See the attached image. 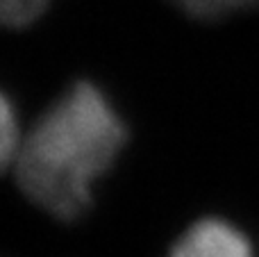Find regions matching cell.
<instances>
[{
	"label": "cell",
	"mask_w": 259,
	"mask_h": 257,
	"mask_svg": "<svg viewBox=\"0 0 259 257\" xmlns=\"http://www.w3.org/2000/svg\"><path fill=\"white\" fill-rule=\"evenodd\" d=\"M21 144L23 137L16 107H14L12 98L0 89V173L16 162Z\"/></svg>",
	"instance_id": "3957f363"
},
{
	"label": "cell",
	"mask_w": 259,
	"mask_h": 257,
	"mask_svg": "<svg viewBox=\"0 0 259 257\" xmlns=\"http://www.w3.org/2000/svg\"><path fill=\"white\" fill-rule=\"evenodd\" d=\"M168 257H255L252 244L234 223L205 217L189 226L173 244Z\"/></svg>",
	"instance_id": "7a4b0ae2"
},
{
	"label": "cell",
	"mask_w": 259,
	"mask_h": 257,
	"mask_svg": "<svg viewBox=\"0 0 259 257\" xmlns=\"http://www.w3.org/2000/svg\"><path fill=\"white\" fill-rule=\"evenodd\" d=\"M50 0H0V27H27L48 9Z\"/></svg>",
	"instance_id": "5b68a950"
},
{
	"label": "cell",
	"mask_w": 259,
	"mask_h": 257,
	"mask_svg": "<svg viewBox=\"0 0 259 257\" xmlns=\"http://www.w3.org/2000/svg\"><path fill=\"white\" fill-rule=\"evenodd\" d=\"M170 3L193 18L216 21V18L230 16V14L248 12V9L257 7L259 0H170Z\"/></svg>",
	"instance_id": "277c9868"
},
{
	"label": "cell",
	"mask_w": 259,
	"mask_h": 257,
	"mask_svg": "<svg viewBox=\"0 0 259 257\" xmlns=\"http://www.w3.org/2000/svg\"><path fill=\"white\" fill-rule=\"evenodd\" d=\"M127 125L98 84H71L23 137L14 162L25 198L57 221H75L127 144Z\"/></svg>",
	"instance_id": "6da1fadb"
}]
</instances>
